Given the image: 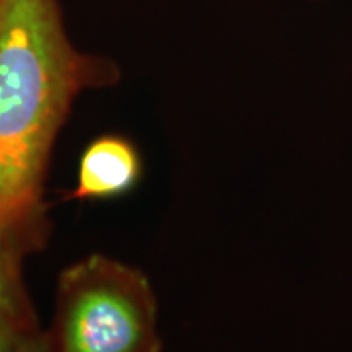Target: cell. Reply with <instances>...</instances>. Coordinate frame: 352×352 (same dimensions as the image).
<instances>
[{
	"label": "cell",
	"instance_id": "1",
	"mask_svg": "<svg viewBox=\"0 0 352 352\" xmlns=\"http://www.w3.org/2000/svg\"><path fill=\"white\" fill-rule=\"evenodd\" d=\"M94 70L56 0L0 2V222L10 228L36 214L51 145Z\"/></svg>",
	"mask_w": 352,
	"mask_h": 352
},
{
	"label": "cell",
	"instance_id": "2",
	"mask_svg": "<svg viewBox=\"0 0 352 352\" xmlns=\"http://www.w3.org/2000/svg\"><path fill=\"white\" fill-rule=\"evenodd\" d=\"M51 334L56 352H160L148 279L103 254L76 263L59 279Z\"/></svg>",
	"mask_w": 352,
	"mask_h": 352
},
{
	"label": "cell",
	"instance_id": "3",
	"mask_svg": "<svg viewBox=\"0 0 352 352\" xmlns=\"http://www.w3.org/2000/svg\"><path fill=\"white\" fill-rule=\"evenodd\" d=\"M140 175V160L124 139L101 138L88 145L78 168L77 188L69 199H104L122 195Z\"/></svg>",
	"mask_w": 352,
	"mask_h": 352
},
{
	"label": "cell",
	"instance_id": "4",
	"mask_svg": "<svg viewBox=\"0 0 352 352\" xmlns=\"http://www.w3.org/2000/svg\"><path fill=\"white\" fill-rule=\"evenodd\" d=\"M12 230L13 228L0 222V308L28 328H33V316L21 290L15 254L10 243Z\"/></svg>",
	"mask_w": 352,
	"mask_h": 352
},
{
	"label": "cell",
	"instance_id": "5",
	"mask_svg": "<svg viewBox=\"0 0 352 352\" xmlns=\"http://www.w3.org/2000/svg\"><path fill=\"white\" fill-rule=\"evenodd\" d=\"M34 333L3 308H0V352H15L28 334Z\"/></svg>",
	"mask_w": 352,
	"mask_h": 352
},
{
	"label": "cell",
	"instance_id": "6",
	"mask_svg": "<svg viewBox=\"0 0 352 352\" xmlns=\"http://www.w3.org/2000/svg\"><path fill=\"white\" fill-rule=\"evenodd\" d=\"M15 352H56L51 331L28 334Z\"/></svg>",
	"mask_w": 352,
	"mask_h": 352
},
{
	"label": "cell",
	"instance_id": "7",
	"mask_svg": "<svg viewBox=\"0 0 352 352\" xmlns=\"http://www.w3.org/2000/svg\"><path fill=\"white\" fill-rule=\"evenodd\" d=\"M0 2H2V0H0Z\"/></svg>",
	"mask_w": 352,
	"mask_h": 352
}]
</instances>
